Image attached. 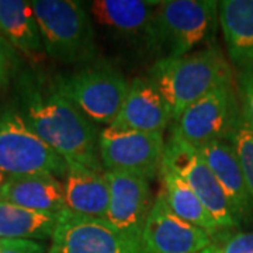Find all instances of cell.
I'll use <instances>...</instances> for the list:
<instances>
[{
    "instance_id": "30bf717a",
    "label": "cell",
    "mask_w": 253,
    "mask_h": 253,
    "mask_svg": "<svg viewBox=\"0 0 253 253\" xmlns=\"http://www.w3.org/2000/svg\"><path fill=\"white\" fill-rule=\"evenodd\" d=\"M162 165L181 177L193 190L222 232L239 228L232 217L224 191L197 148L170 134L166 141Z\"/></svg>"
},
{
    "instance_id": "2e32d148",
    "label": "cell",
    "mask_w": 253,
    "mask_h": 253,
    "mask_svg": "<svg viewBox=\"0 0 253 253\" xmlns=\"http://www.w3.org/2000/svg\"><path fill=\"white\" fill-rule=\"evenodd\" d=\"M61 181L68 211L78 215L106 219L110 186L104 170L99 172L79 163L66 162V173Z\"/></svg>"
},
{
    "instance_id": "e0dca14e",
    "label": "cell",
    "mask_w": 253,
    "mask_h": 253,
    "mask_svg": "<svg viewBox=\"0 0 253 253\" xmlns=\"http://www.w3.org/2000/svg\"><path fill=\"white\" fill-rule=\"evenodd\" d=\"M0 199L40 212L61 214L66 210L62 181L52 174L9 176L0 183Z\"/></svg>"
},
{
    "instance_id": "603a6c76",
    "label": "cell",
    "mask_w": 253,
    "mask_h": 253,
    "mask_svg": "<svg viewBox=\"0 0 253 253\" xmlns=\"http://www.w3.org/2000/svg\"><path fill=\"white\" fill-rule=\"evenodd\" d=\"M203 253H253V231L229 232Z\"/></svg>"
},
{
    "instance_id": "7c38bea8",
    "label": "cell",
    "mask_w": 253,
    "mask_h": 253,
    "mask_svg": "<svg viewBox=\"0 0 253 253\" xmlns=\"http://www.w3.org/2000/svg\"><path fill=\"white\" fill-rule=\"evenodd\" d=\"M214 238L199 226L177 217L161 193L146 218L142 246L146 253H203Z\"/></svg>"
},
{
    "instance_id": "d4e9b609",
    "label": "cell",
    "mask_w": 253,
    "mask_h": 253,
    "mask_svg": "<svg viewBox=\"0 0 253 253\" xmlns=\"http://www.w3.org/2000/svg\"><path fill=\"white\" fill-rule=\"evenodd\" d=\"M14 51L9 42L0 36V91L10 82V76L14 68Z\"/></svg>"
},
{
    "instance_id": "6da1fadb",
    "label": "cell",
    "mask_w": 253,
    "mask_h": 253,
    "mask_svg": "<svg viewBox=\"0 0 253 253\" xmlns=\"http://www.w3.org/2000/svg\"><path fill=\"white\" fill-rule=\"evenodd\" d=\"M20 114L44 142L66 162L103 172L99 131L56 89L54 79L26 72L18 81Z\"/></svg>"
},
{
    "instance_id": "ffe728a7",
    "label": "cell",
    "mask_w": 253,
    "mask_h": 253,
    "mask_svg": "<svg viewBox=\"0 0 253 253\" xmlns=\"http://www.w3.org/2000/svg\"><path fill=\"white\" fill-rule=\"evenodd\" d=\"M159 177H161L159 193L165 197L169 208L177 217H180L181 219L187 221L193 225L199 226L212 238L222 232L215 219L207 211V208L204 207V204L200 201L199 197L193 193V190L183 181L181 177L163 165L161 168Z\"/></svg>"
},
{
    "instance_id": "9c48e42d",
    "label": "cell",
    "mask_w": 253,
    "mask_h": 253,
    "mask_svg": "<svg viewBox=\"0 0 253 253\" xmlns=\"http://www.w3.org/2000/svg\"><path fill=\"white\" fill-rule=\"evenodd\" d=\"M45 253H146L141 242L104 218L78 215L65 210Z\"/></svg>"
},
{
    "instance_id": "52a82bcc",
    "label": "cell",
    "mask_w": 253,
    "mask_h": 253,
    "mask_svg": "<svg viewBox=\"0 0 253 253\" xmlns=\"http://www.w3.org/2000/svg\"><path fill=\"white\" fill-rule=\"evenodd\" d=\"M241 110L234 83H225L207 93L173 121L172 135L194 148L228 141Z\"/></svg>"
},
{
    "instance_id": "5bb4252c",
    "label": "cell",
    "mask_w": 253,
    "mask_h": 253,
    "mask_svg": "<svg viewBox=\"0 0 253 253\" xmlns=\"http://www.w3.org/2000/svg\"><path fill=\"white\" fill-rule=\"evenodd\" d=\"M197 149L224 191L238 226L249 222L253 215V200L232 145L228 141H215Z\"/></svg>"
},
{
    "instance_id": "4fadbf2b",
    "label": "cell",
    "mask_w": 253,
    "mask_h": 253,
    "mask_svg": "<svg viewBox=\"0 0 253 253\" xmlns=\"http://www.w3.org/2000/svg\"><path fill=\"white\" fill-rule=\"evenodd\" d=\"M110 186L106 221L142 244V232L155 199L151 181L142 176L120 170H104Z\"/></svg>"
},
{
    "instance_id": "9a60e30c",
    "label": "cell",
    "mask_w": 253,
    "mask_h": 253,
    "mask_svg": "<svg viewBox=\"0 0 253 253\" xmlns=\"http://www.w3.org/2000/svg\"><path fill=\"white\" fill-rule=\"evenodd\" d=\"M172 121V114L161 91L149 78H135L114 123L109 126L139 132H163Z\"/></svg>"
},
{
    "instance_id": "ba28073f",
    "label": "cell",
    "mask_w": 253,
    "mask_h": 253,
    "mask_svg": "<svg viewBox=\"0 0 253 253\" xmlns=\"http://www.w3.org/2000/svg\"><path fill=\"white\" fill-rule=\"evenodd\" d=\"M163 132H139L106 126L99 132L100 162L104 170H120L152 181L165 158Z\"/></svg>"
},
{
    "instance_id": "d6986e66",
    "label": "cell",
    "mask_w": 253,
    "mask_h": 253,
    "mask_svg": "<svg viewBox=\"0 0 253 253\" xmlns=\"http://www.w3.org/2000/svg\"><path fill=\"white\" fill-rule=\"evenodd\" d=\"M0 36L33 62L45 55L31 1L0 0Z\"/></svg>"
},
{
    "instance_id": "7a4b0ae2",
    "label": "cell",
    "mask_w": 253,
    "mask_h": 253,
    "mask_svg": "<svg viewBox=\"0 0 253 253\" xmlns=\"http://www.w3.org/2000/svg\"><path fill=\"white\" fill-rule=\"evenodd\" d=\"M148 78L161 91L172 121L215 87L234 83L232 68L215 42L179 58L156 59Z\"/></svg>"
},
{
    "instance_id": "484cf974",
    "label": "cell",
    "mask_w": 253,
    "mask_h": 253,
    "mask_svg": "<svg viewBox=\"0 0 253 253\" xmlns=\"http://www.w3.org/2000/svg\"><path fill=\"white\" fill-rule=\"evenodd\" d=\"M44 245L27 239H0V253H45Z\"/></svg>"
},
{
    "instance_id": "8992f818",
    "label": "cell",
    "mask_w": 253,
    "mask_h": 253,
    "mask_svg": "<svg viewBox=\"0 0 253 253\" xmlns=\"http://www.w3.org/2000/svg\"><path fill=\"white\" fill-rule=\"evenodd\" d=\"M0 172L7 176L42 173L62 180L66 161L37 135L20 113L6 110L0 113Z\"/></svg>"
},
{
    "instance_id": "7402d4cb",
    "label": "cell",
    "mask_w": 253,
    "mask_h": 253,
    "mask_svg": "<svg viewBox=\"0 0 253 253\" xmlns=\"http://www.w3.org/2000/svg\"><path fill=\"white\" fill-rule=\"evenodd\" d=\"M228 142L232 145L238 156L246 186L253 200V129L245 120L241 110L235 118Z\"/></svg>"
},
{
    "instance_id": "cb8c5ba5",
    "label": "cell",
    "mask_w": 253,
    "mask_h": 253,
    "mask_svg": "<svg viewBox=\"0 0 253 253\" xmlns=\"http://www.w3.org/2000/svg\"><path fill=\"white\" fill-rule=\"evenodd\" d=\"M238 99L245 120L253 129V69L238 72Z\"/></svg>"
},
{
    "instance_id": "277c9868",
    "label": "cell",
    "mask_w": 253,
    "mask_h": 253,
    "mask_svg": "<svg viewBox=\"0 0 253 253\" xmlns=\"http://www.w3.org/2000/svg\"><path fill=\"white\" fill-rule=\"evenodd\" d=\"M218 24V1H159L155 24V54L161 59L194 52L214 37Z\"/></svg>"
},
{
    "instance_id": "3957f363",
    "label": "cell",
    "mask_w": 253,
    "mask_h": 253,
    "mask_svg": "<svg viewBox=\"0 0 253 253\" xmlns=\"http://www.w3.org/2000/svg\"><path fill=\"white\" fill-rule=\"evenodd\" d=\"M45 54L58 62L90 63L97 55L90 11L76 0H33Z\"/></svg>"
},
{
    "instance_id": "44dd1931",
    "label": "cell",
    "mask_w": 253,
    "mask_h": 253,
    "mask_svg": "<svg viewBox=\"0 0 253 253\" xmlns=\"http://www.w3.org/2000/svg\"><path fill=\"white\" fill-rule=\"evenodd\" d=\"M58 219L59 214L33 211L0 199V239H51Z\"/></svg>"
},
{
    "instance_id": "8fae6325",
    "label": "cell",
    "mask_w": 253,
    "mask_h": 253,
    "mask_svg": "<svg viewBox=\"0 0 253 253\" xmlns=\"http://www.w3.org/2000/svg\"><path fill=\"white\" fill-rule=\"evenodd\" d=\"M158 4L155 0H96L89 11L101 28L124 45L155 54Z\"/></svg>"
},
{
    "instance_id": "5b68a950",
    "label": "cell",
    "mask_w": 253,
    "mask_h": 253,
    "mask_svg": "<svg viewBox=\"0 0 253 253\" xmlns=\"http://www.w3.org/2000/svg\"><path fill=\"white\" fill-rule=\"evenodd\" d=\"M56 89L93 124L114 123L126 99L129 82L106 62L87 63L73 72L54 78Z\"/></svg>"
},
{
    "instance_id": "ac0fdd59",
    "label": "cell",
    "mask_w": 253,
    "mask_h": 253,
    "mask_svg": "<svg viewBox=\"0 0 253 253\" xmlns=\"http://www.w3.org/2000/svg\"><path fill=\"white\" fill-rule=\"evenodd\" d=\"M218 20L232 65L238 72L253 69V0L218 1Z\"/></svg>"
}]
</instances>
